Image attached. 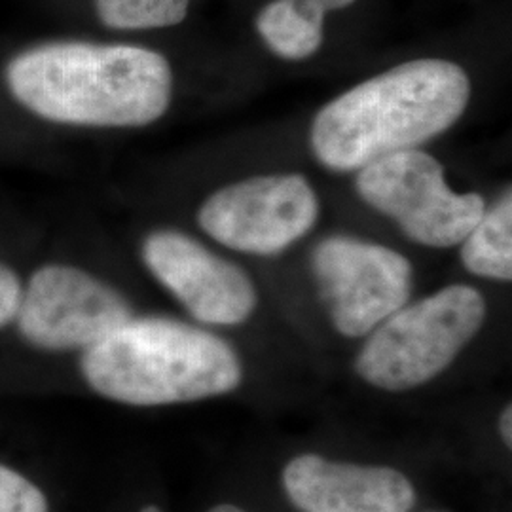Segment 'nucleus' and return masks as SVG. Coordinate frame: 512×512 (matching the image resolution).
<instances>
[{
	"label": "nucleus",
	"mask_w": 512,
	"mask_h": 512,
	"mask_svg": "<svg viewBox=\"0 0 512 512\" xmlns=\"http://www.w3.org/2000/svg\"><path fill=\"white\" fill-rule=\"evenodd\" d=\"M256 29L275 55L306 59L323 44V21L300 10L293 0H274L256 18Z\"/></svg>",
	"instance_id": "nucleus-12"
},
{
	"label": "nucleus",
	"mask_w": 512,
	"mask_h": 512,
	"mask_svg": "<svg viewBox=\"0 0 512 512\" xmlns=\"http://www.w3.org/2000/svg\"><path fill=\"white\" fill-rule=\"evenodd\" d=\"M133 317L126 298L71 266H44L19 304L18 329L35 348L88 349Z\"/></svg>",
	"instance_id": "nucleus-8"
},
{
	"label": "nucleus",
	"mask_w": 512,
	"mask_h": 512,
	"mask_svg": "<svg viewBox=\"0 0 512 512\" xmlns=\"http://www.w3.org/2000/svg\"><path fill=\"white\" fill-rule=\"evenodd\" d=\"M143 260L202 323L239 325L255 311V287L243 270L181 232L150 234L143 243Z\"/></svg>",
	"instance_id": "nucleus-9"
},
{
	"label": "nucleus",
	"mask_w": 512,
	"mask_h": 512,
	"mask_svg": "<svg viewBox=\"0 0 512 512\" xmlns=\"http://www.w3.org/2000/svg\"><path fill=\"white\" fill-rule=\"evenodd\" d=\"M461 260L471 274L511 281L512 194L507 192L490 211H484L463 239Z\"/></svg>",
	"instance_id": "nucleus-11"
},
{
	"label": "nucleus",
	"mask_w": 512,
	"mask_h": 512,
	"mask_svg": "<svg viewBox=\"0 0 512 512\" xmlns=\"http://www.w3.org/2000/svg\"><path fill=\"white\" fill-rule=\"evenodd\" d=\"M141 512H162L158 507H145Z\"/></svg>",
	"instance_id": "nucleus-19"
},
{
	"label": "nucleus",
	"mask_w": 512,
	"mask_h": 512,
	"mask_svg": "<svg viewBox=\"0 0 512 512\" xmlns=\"http://www.w3.org/2000/svg\"><path fill=\"white\" fill-rule=\"evenodd\" d=\"M313 272L338 332L359 338L406 306L412 293V264L382 245L359 239L321 241Z\"/></svg>",
	"instance_id": "nucleus-7"
},
{
	"label": "nucleus",
	"mask_w": 512,
	"mask_h": 512,
	"mask_svg": "<svg viewBox=\"0 0 512 512\" xmlns=\"http://www.w3.org/2000/svg\"><path fill=\"white\" fill-rule=\"evenodd\" d=\"M469 97V76L456 63L410 61L330 101L311 126V148L332 171H359L452 128Z\"/></svg>",
	"instance_id": "nucleus-2"
},
{
	"label": "nucleus",
	"mask_w": 512,
	"mask_h": 512,
	"mask_svg": "<svg viewBox=\"0 0 512 512\" xmlns=\"http://www.w3.org/2000/svg\"><path fill=\"white\" fill-rule=\"evenodd\" d=\"M80 368L95 393L133 406L224 395L243 374L236 351L219 336L164 317H131L84 349Z\"/></svg>",
	"instance_id": "nucleus-3"
},
{
	"label": "nucleus",
	"mask_w": 512,
	"mask_h": 512,
	"mask_svg": "<svg viewBox=\"0 0 512 512\" xmlns=\"http://www.w3.org/2000/svg\"><path fill=\"white\" fill-rule=\"evenodd\" d=\"M190 0H95L97 16L120 31L162 29L184 21Z\"/></svg>",
	"instance_id": "nucleus-13"
},
{
	"label": "nucleus",
	"mask_w": 512,
	"mask_h": 512,
	"mask_svg": "<svg viewBox=\"0 0 512 512\" xmlns=\"http://www.w3.org/2000/svg\"><path fill=\"white\" fill-rule=\"evenodd\" d=\"M0 512H48V501L31 480L0 465Z\"/></svg>",
	"instance_id": "nucleus-14"
},
{
	"label": "nucleus",
	"mask_w": 512,
	"mask_h": 512,
	"mask_svg": "<svg viewBox=\"0 0 512 512\" xmlns=\"http://www.w3.org/2000/svg\"><path fill=\"white\" fill-rule=\"evenodd\" d=\"M317 215V196L302 175H266L215 192L203 203L198 222L224 247L277 255L304 238Z\"/></svg>",
	"instance_id": "nucleus-6"
},
{
	"label": "nucleus",
	"mask_w": 512,
	"mask_h": 512,
	"mask_svg": "<svg viewBox=\"0 0 512 512\" xmlns=\"http://www.w3.org/2000/svg\"><path fill=\"white\" fill-rule=\"evenodd\" d=\"M21 283L6 264H0V329L16 319L21 304Z\"/></svg>",
	"instance_id": "nucleus-15"
},
{
	"label": "nucleus",
	"mask_w": 512,
	"mask_h": 512,
	"mask_svg": "<svg viewBox=\"0 0 512 512\" xmlns=\"http://www.w3.org/2000/svg\"><path fill=\"white\" fill-rule=\"evenodd\" d=\"M486 317L482 294L452 285L389 315L368 338L355 368L368 384L406 391L439 376Z\"/></svg>",
	"instance_id": "nucleus-4"
},
{
	"label": "nucleus",
	"mask_w": 512,
	"mask_h": 512,
	"mask_svg": "<svg viewBox=\"0 0 512 512\" xmlns=\"http://www.w3.org/2000/svg\"><path fill=\"white\" fill-rule=\"evenodd\" d=\"M209 512H245L238 509V507H234V505H219V507H215V509H211Z\"/></svg>",
	"instance_id": "nucleus-18"
},
{
	"label": "nucleus",
	"mask_w": 512,
	"mask_h": 512,
	"mask_svg": "<svg viewBox=\"0 0 512 512\" xmlns=\"http://www.w3.org/2000/svg\"><path fill=\"white\" fill-rule=\"evenodd\" d=\"M293 2L300 10H304L306 14L325 21V16L329 12L348 8L355 0H293Z\"/></svg>",
	"instance_id": "nucleus-16"
},
{
	"label": "nucleus",
	"mask_w": 512,
	"mask_h": 512,
	"mask_svg": "<svg viewBox=\"0 0 512 512\" xmlns=\"http://www.w3.org/2000/svg\"><path fill=\"white\" fill-rule=\"evenodd\" d=\"M499 429H501V437L507 442V446L512 444V408H507L499 421Z\"/></svg>",
	"instance_id": "nucleus-17"
},
{
	"label": "nucleus",
	"mask_w": 512,
	"mask_h": 512,
	"mask_svg": "<svg viewBox=\"0 0 512 512\" xmlns=\"http://www.w3.org/2000/svg\"><path fill=\"white\" fill-rule=\"evenodd\" d=\"M289 499L302 512H408L416 503L410 480L389 467L336 463L306 454L283 473Z\"/></svg>",
	"instance_id": "nucleus-10"
},
{
	"label": "nucleus",
	"mask_w": 512,
	"mask_h": 512,
	"mask_svg": "<svg viewBox=\"0 0 512 512\" xmlns=\"http://www.w3.org/2000/svg\"><path fill=\"white\" fill-rule=\"evenodd\" d=\"M355 188L370 207L427 247L458 245L486 211L482 196L456 194L444 181L442 165L418 148L361 167Z\"/></svg>",
	"instance_id": "nucleus-5"
},
{
	"label": "nucleus",
	"mask_w": 512,
	"mask_h": 512,
	"mask_svg": "<svg viewBox=\"0 0 512 512\" xmlns=\"http://www.w3.org/2000/svg\"><path fill=\"white\" fill-rule=\"evenodd\" d=\"M12 95L57 124L137 128L164 116L173 74L164 55L126 44L50 42L14 57Z\"/></svg>",
	"instance_id": "nucleus-1"
}]
</instances>
